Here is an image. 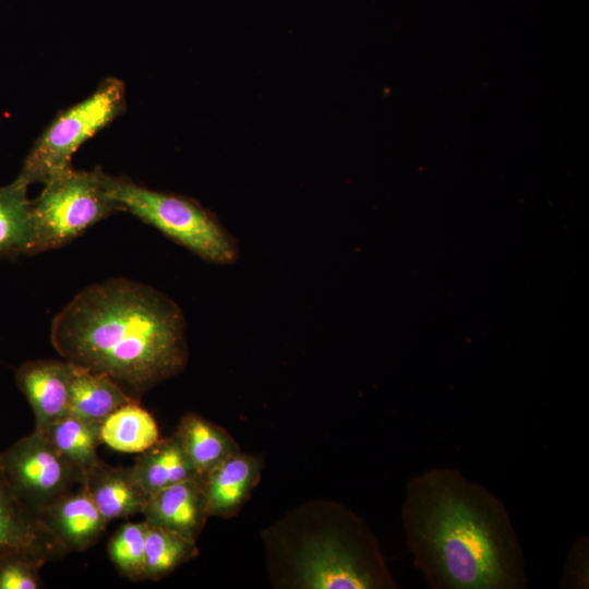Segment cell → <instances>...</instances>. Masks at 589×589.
<instances>
[{
    "instance_id": "6da1fadb",
    "label": "cell",
    "mask_w": 589,
    "mask_h": 589,
    "mask_svg": "<svg viewBox=\"0 0 589 589\" xmlns=\"http://www.w3.org/2000/svg\"><path fill=\"white\" fill-rule=\"evenodd\" d=\"M409 551L433 589H522L524 550L502 501L459 470L428 469L406 488Z\"/></svg>"
},
{
    "instance_id": "7a4b0ae2",
    "label": "cell",
    "mask_w": 589,
    "mask_h": 589,
    "mask_svg": "<svg viewBox=\"0 0 589 589\" xmlns=\"http://www.w3.org/2000/svg\"><path fill=\"white\" fill-rule=\"evenodd\" d=\"M50 340L64 360L109 376L136 401L182 372L189 359L179 305L125 278L76 293L52 320Z\"/></svg>"
},
{
    "instance_id": "3957f363",
    "label": "cell",
    "mask_w": 589,
    "mask_h": 589,
    "mask_svg": "<svg viewBox=\"0 0 589 589\" xmlns=\"http://www.w3.org/2000/svg\"><path fill=\"white\" fill-rule=\"evenodd\" d=\"M109 196L123 212L158 229L172 241L215 264H231L238 257L235 238L217 216L197 201L151 190L125 177L105 175Z\"/></svg>"
},
{
    "instance_id": "277c9868",
    "label": "cell",
    "mask_w": 589,
    "mask_h": 589,
    "mask_svg": "<svg viewBox=\"0 0 589 589\" xmlns=\"http://www.w3.org/2000/svg\"><path fill=\"white\" fill-rule=\"evenodd\" d=\"M105 172L73 168L44 183L32 200L34 241L31 255L67 245L96 223L123 212L105 185Z\"/></svg>"
},
{
    "instance_id": "5b68a950",
    "label": "cell",
    "mask_w": 589,
    "mask_h": 589,
    "mask_svg": "<svg viewBox=\"0 0 589 589\" xmlns=\"http://www.w3.org/2000/svg\"><path fill=\"white\" fill-rule=\"evenodd\" d=\"M125 85L106 77L87 98L60 111L35 141L16 178L25 182L46 183L72 168L77 148L110 124L125 109Z\"/></svg>"
},
{
    "instance_id": "8992f818",
    "label": "cell",
    "mask_w": 589,
    "mask_h": 589,
    "mask_svg": "<svg viewBox=\"0 0 589 589\" xmlns=\"http://www.w3.org/2000/svg\"><path fill=\"white\" fill-rule=\"evenodd\" d=\"M0 462L19 497L39 515L83 484L84 472L36 430L0 453Z\"/></svg>"
},
{
    "instance_id": "52a82bcc",
    "label": "cell",
    "mask_w": 589,
    "mask_h": 589,
    "mask_svg": "<svg viewBox=\"0 0 589 589\" xmlns=\"http://www.w3.org/2000/svg\"><path fill=\"white\" fill-rule=\"evenodd\" d=\"M336 533L309 542L301 552L300 584L310 589H373L394 586L375 551Z\"/></svg>"
},
{
    "instance_id": "ba28073f",
    "label": "cell",
    "mask_w": 589,
    "mask_h": 589,
    "mask_svg": "<svg viewBox=\"0 0 589 589\" xmlns=\"http://www.w3.org/2000/svg\"><path fill=\"white\" fill-rule=\"evenodd\" d=\"M26 554L44 564L68 554L64 546L16 494L0 462V560Z\"/></svg>"
},
{
    "instance_id": "9c48e42d",
    "label": "cell",
    "mask_w": 589,
    "mask_h": 589,
    "mask_svg": "<svg viewBox=\"0 0 589 589\" xmlns=\"http://www.w3.org/2000/svg\"><path fill=\"white\" fill-rule=\"evenodd\" d=\"M73 364L67 360L39 359L22 363L15 383L35 417L36 431L44 432L68 413Z\"/></svg>"
},
{
    "instance_id": "30bf717a",
    "label": "cell",
    "mask_w": 589,
    "mask_h": 589,
    "mask_svg": "<svg viewBox=\"0 0 589 589\" xmlns=\"http://www.w3.org/2000/svg\"><path fill=\"white\" fill-rule=\"evenodd\" d=\"M142 514L149 525L196 540L209 517L202 477L167 485L152 494Z\"/></svg>"
},
{
    "instance_id": "8fae6325",
    "label": "cell",
    "mask_w": 589,
    "mask_h": 589,
    "mask_svg": "<svg viewBox=\"0 0 589 589\" xmlns=\"http://www.w3.org/2000/svg\"><path fill=\"white\" fill-rule=\"evenodd\" d=\"M40 517L68 553L94 545L108 524L84 484L48 506Z\"/></svg>"
},
{
    "instance_id": "7c38bea8",
    "label": "cell",
    "mask_w": 589,
    "mask_h": 589,
    "mask_svg": "<svg viewBox=\"0 0 589 589\" xmlns=\"http://www.w3.org/2000/svg\"><path fill=\"white\" fill-rule=\"evenodd\" d=\"M261 469L256 456L239 450L205 473L202 479L209 516H233L250 497Z\"/></svg>"
},
{
    "instance_id": "4fadbf2b",
    "label": "cell",
    "mask_w": 589,
    "mask_h": 589,
    "mask_svg": "<svg viewBox=\"0 0 589 589\" xmlns=\"http://www.w3.org/2000/svg\"><path fill=\"white\" fill-rule=\"evenodd\" d=\"M83 484L108 522L142 514L148 500L131 467H112L101 459L84 471Z\"/></svg>"
},
{
    "instance_id": "5bb4252c",
    "label": "cell",
    "mask_w": 589,
    "mask_h": 589,
    "mask_svg": "<svg viewBox=\"0 0 589 589\" xmlns=\"http://www.w3.org/2000/svg\"><path fill=\"white\" fill-rule=\"evenodd\" d=\"M173 436L201 477L240 450L226 430L194 412L180 419Z\"/></svg>"
},
{
    "instance_id": "9a60e30c",
    "label": "cell",
    "mask_w": 589,
    "mask_h": 589,
    "mask_svg": "<svg viewBox=\"0 0 589 589\" xmlns=\"http://www.w3.org/2000/svg\"><path fill=\"white\" fill-rule=\"evenodd\" d=\"M136 401L109 376L73 364L68 413L101 423L121 406Z\"/></svg>"
},
{
    "instance_id": "2e32d148",
    "label": "cell",
    "mask_w": 589,
    "mask_h": 589,
    "mask_svg": "<svg viewBox=\"0 0 589 589\" xmlns=\"http://www.w3.org/2000/svg\"><path fill=\"white\" fill-rule=\"evenodd\" d=\"M131 469L148 497L167 485L201 477L173 435L140 453Z\"/></svg>"
},
{
    "instance_id": "e0dca14e",
    "label": "cell",
    "mask_w": 589,
    "mask_h": 589,
    "mask_svg": "<svg viewBox=\"0 0 589 589\" xmlns=\"http://www.w3.org/2000/svg\"><path fill=\"white\" fill-rule=\"evenodd\" d=\"M27 189L19 178L0 187V260L31 255L34 230Z\"/></svg>"
},
{
    "instance_id": "ac0fdd59",
    "label": "cell",
    "mask_w": 589,
    "mask_h": 589,
    "mask_svg": "<svg viewBox=\"0 0 589 589\" xmlns=\"http://www.w3.org/2000/svg\"><path fill=\"white\" fill-rule=\"evenodd\" d=\"M100 441L120 453L140 454L152 447L160 437L154 417L140 401L128 402L101 423Z\"/></svg>"
},
{
    "instance_id": "d6986e66",
    "label": "cell",
    "mask_w": 589,
    "mask_h": 589,
    "mask_svg": "<svg viewBox=\"0 0 589 589\" xmlns=\"http://www.w3.org/2000/svg\"><path fill=\"white\" fill-rule=\"evenodd\" d=\"M99 429V423L67 413L41 433L69 461L84 472L100 459L97 455V446L101 443Z\"/></svg>"
},
{
    "instance_id": "ffe728a7",
    "label": "cell",
    "mask_w": 589,
    "mask_h": 589,
    "mask_svg": "<svg viewBox=\"0 0 589 589\" xmlns=\"http://www.w3.org/2000/svg\"><path fill=\"white\" fill-rule=\"evenodd\" d=\"M199 554L196 540L149 525L144 549V579L158 580Z\"/></svg>"
},
{
    "instance_id": "44dd1931",
    "label": "cell",
    "mask_w": 589,
    "mask_h": 589,
    "mask_svg": "<svg viewBox=\"0 0 589 589\" xmlns=\"http://www.w3.org/2000/svg\"><path fill=\"white\" fill-rule=\"evenodd\" d=\"M148 524L127 522L111 537L108 555L117 569L132 580L144 579V549Z\"/></svg>"
},
{
    "instance_id": "7402d4cb",
    "label": "cell",
    "mask_w": 589,
    "mask_h": 589,
    "mask_svg": "<svg viewBox=\"0 0 589 589\" xmlns=\"http://www.w3.org/2000/svg\"><path fill=\"white\" fill-rule=\"evenodd\" d=\"M44 563L26 554H11L0 560V589H38L43 587Z\"/></svg>"
},
{
    "instance_id": "603a6c76",
    "label": "cell",
    "mask_w": 589,
    "mask_h": 589,
    "mask_svg": "<svg viewBox=\"0 0 589 589\" xmlns=\"http://www.w3.org/2000/svg\"><path fill=\"white\" fill-rule=\"evenodd\" d=\"M587 557V542L585 539L575 542L574 548L569 554L568 563L566 565V584L567 587H584L585 581V558Z\"/></svg>"
}]
</instances>
